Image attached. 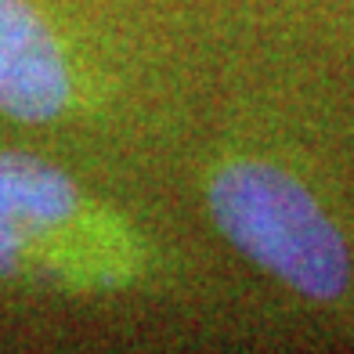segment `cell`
<instances>
[{
	"label": "cell",
	"mask_w": 354,
	"mask_h": 354,
	"mask_svg": "<svg viewBox=\"0 0 354 354\" xmlns=\"http://www.w3.org/2000/svg\"><path fill=\"white\" fill-rule=\"evenodd\" d=\"M210 214L228 243L311 300H336L351 257L336 224L300 181L271 163H232L210 185Z\"/></svg>",
	"instance_id": "obj_1"
},
{
	"label": "cell",
	"mask_w": 354,
	"mask_h": 354,
	"mask_svg": "<svg viewBox=\"0 0 354 354\" xmlns=\"http://www.w3.org/2000/svg\"><path fill=\"white\" fill-rule=\"evenodd\" d=\"M84 221V199L69 174L37 156L0 152V282L40 268L47 246Z\"/></svg>",
	"instance_id": "obj_2"
},
{
	"label": "cell",
	"mask_w": 354,
	"mask_h": 354,
	"mask_svg": "<svg viewBox=\"0 0 354 354\" xmlns=\"http://www.w3.org/2000/svg\"><path fill=\"white\" fill-rule=\"evenodd\" d=\"M69 105L62 44L29 0H0V112L19 123H47Z\"/></svg>",
	"instance_id": "obj_3"
}]
</instances>
